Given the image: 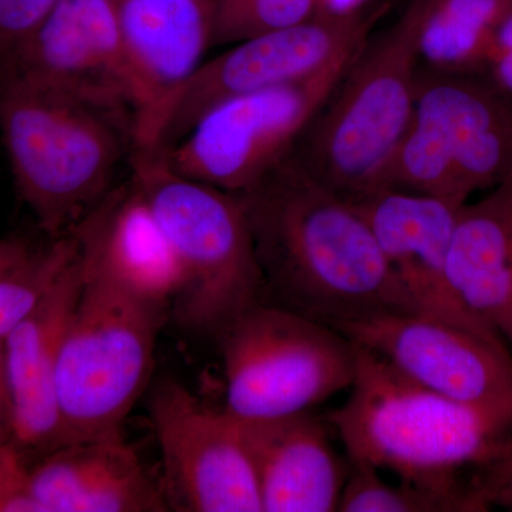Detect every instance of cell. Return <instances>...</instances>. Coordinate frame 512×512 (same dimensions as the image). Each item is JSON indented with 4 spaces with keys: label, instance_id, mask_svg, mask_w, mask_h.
Listing matches in <instances>:
<instances>
[{
    "label": "cell",
    "instance_id": "6da1fadb",
    "mask_svg": "<svg viewBox=\"0 0 512 512\" xmlns=\"http://www.w3.org/2000/svg\"><path fill=\"white\" fill-rule=\"evenodd\" d=\"M238 197L265 302L335 329L383 313H419L363 215L291 153Z\"/></svg>",
    "mask_w": 512,
    "mask_h": 512
},
{
    "label": "cell",
    "instance_id": "7a4b0ae2",
    "mask_svg": "<svg viewBox=\"0 0 512 512\" xmlns=\"http://www.w3.org/2000/svg\"><path fill=\"white\" fill-rule=\"evenodd\" d=\"M0 133L16 190L47 237H66L130 163L134 116L37 84L0 80Z\"/></svg>",
    "mask_w": 512,
    "mask_h": 512
},
{
    "label": "cell",
    "instance_id": "3957f363",
    "mask_svg": "<svg viewBox=\"0 0 512 512\" xmlns=\"http://www.w3.org/2000/svg\"><path fill=\"white\" fill-rule=\"evenodd\" d=\"M426 0L365 45L291 151L318 183L348 201L384 188V175L412 123Z\"/></svg>",
    "mask_w": 512,
    "mask_h": 512
},
{
    "label": "cell",
    "instance_id": "277c9868",
    "mask_svg": "<svg viewBox=\"0 0 512 512\" xmlns=\"http://www.w3.org/2000/svg\"><path fill=\"white\" fill-rule=\"evenodd\" d=\"M353 345L348 400L329 414L350 461L416 484L461 487L458 470L480 466L510 426L421 386L382 356Z\"/></svg>",
    "mask_w": 512,
    "mask_h": 512
},
{
    "label": "cell",
    "instance_id": "5b68a950",
    "mask_svg": "<svg viewBox=\"0 0 512 512\" xmlns=\"http://www.w3.org/2000/svg\"><path fill=\"white\" fill-rule=\"evenodd\" d=\"M130 168L187 276L170 320L192 336L220 339L264 299V279L238 194L174 173L163 158L146 151L131 153Z\"/></svg>",
    "mask_w": 512,
    "mask_h": 512
},
{
    "label": "cell",
    "instance_id": "8992f818",
    "mask_svg": "<svg viewBox=\"0 0 512 512\" xmlns=\"http://www.w3.org/2000/svg\"><path fill=\"white\" fill-rule=\"evenodd\" d=\"M168 322L170 309L83 275L56 373L64 444L123 434L150 382L158 336Z\"/></svg>",
    "mask_w": 512,
    "mask_h": 512
},
{
    "label": "cell",
    "instance_id": "52a82bcc",
    "mask_svg": "<svg viewBox=\"0 0 512 512\" xmlns=\"http://www.w3.org/2000/svg\"><path fill=\"white\" fill-rule=\"evenodd\" d=\"M512 171V96L477 72L419 69L412 123L384 188L466 204Z\"/></svg>",
    "mask_w": 512,
    "mask_h": 512
},
{
    "label": "cell",
    "instance_id": "ba28073f",
    "mask_svg": "<svg viewBox=\"0 0 512 512\" xmlns=\"http://www.w3.org/2000/svg\"><path fill=\"white\" fill-rule=\"evenodd\" d=\"M225 412L274 419L308 412L353 383L355 345L332 326L281 306H251L218 339Z\"/></svg>",
    "mask_w": 512,
    "mask_h": 512
},
{
    "label": "cell",
    "instance_id": "9c48e42d",
    "mask_svg": "<svg viewBox=\"0 0 512 512\" xmlns=\"http://www.w3.org/2000/svg\"><path fill=\"white\" fill-rule=\"evenodd\" d=\"M382 9L315 15L291 28L235 43L195 70L167 99L134 123L133 151L163 153L212 107L234 97L299 82L356 55Z\"/></svg>",
    "mask_w": 512,
    "mask_h": 512
},
{
    "label": "cell",
    "instance_id": "30bf717a",
    "mask_svg": "<svg viewBox=\"0 0 512 512\" xmlns=\"http://www.w3.org/2000/svg\"><path fill=\"white\" fill-rule=\"evenodd\" d=\"M356 55L308 79L224 101L173 147L154 154L191 180L234 194L248 190L291 153Z\"/></svg>",
    "mask_w": 512,
    "mask_h": 512
},
{
    "label": "cell",
    "instance_id": "8fae6325",
    "mask_svg": "<svg viewBox=\"0 0 512 512\" xmlns=\"http://www.w3.org/2000/svg\"><path fill=\"white\" fill-rule=\"evenodd\" d=\"M148 413L170 511L264 512L254 464L235 417L205 406L174 379L154 386Z\"/></svg>",
    "mask_w": 512,
    "mask_h": 512
},
{
    "label": "cell",
    "instance_id": "7c38bea8",
    "mask_svg": "<svg viewBox=\"0 0 512 512\" xmlns=\"http://www.w3.org/2000/svg\"><path fill=\"white\" fill-rule=\"evenodd\" d=\"M414 382L512 426V356L470 330L414 312H392L336 329Z\"/></svg>",
    "mask_w": 512,
    "mask_h": 512
},
{
    "label": "cell",
    "instance_id": "4fadbf2b",
    "mask_svg": "<svg viewBox=\"0 0 512 512\" xmlns=\"http://www.w3.org/2000/svg\"><path fill=\"white\" fill-rule=\"evenodd\" d=\"M127 111L137 99L114 0H59L0 73Z\"/></svg>",
    "mask_w": 512,
    "mask_h": 512
},
{
    "label": "cell",
    "instance_id": "5bb4252c",
    "mask_svg": "<svg viewBox=\"0 0 512 512\" xmlns=\"http://www.w3.org/2000/svg\"><path fill=\"white\" fill-rule=\"evenodd\" d=\"M350 202L372 228L387 264L421 315L507 348L500 335L464 308L448 281V249L464 204L397 188H380Z\"/></svg>",
    "mask_w": 512,
    "mask_h": 512
},
{
    "label": "cell",
    "instance_id": "9a60e30c",
    "mask_svg": "<svg viewBox=\"0 0 512 512\" xmlns=\"http://www.w3.org/2000/svg\"><path fill=\"white\" fill-rule=\"evenodd\" d=\"M70 235L83 275L104 279L171 313L187 276L131 175L114 185Z\"/></svg>",
    "mask_w": 512,
    "mask_h": 512
},
{
    "label": "cell",
    "instance_id": "2e32d148",
    "mask_svg": "<svg viewBox=\"0 0 512 512\" xmlns=\"http://www.w3.org/2000/svg\"><path fill=\"white\" fill-rule=\"evenodd\" d=\"M83 286L79 254L36 308L3 339L16 444L29 463L63 446L56 373Z\"/></svg>",
    "mask_w": 512,
    "mask_h": 512
},
{
    "label": "cell",
    "instance_id": "e0dca14e",
    "mask_svg": "<svg viewBox=\"0 0 512 512\" xmlns=\"http://www.w3.org/2000/svg\"><path fill=\"white\" fill-rule=\"evenodd\" d=\"M42 512H167L154 480L123 434L76 441L30 463Z\"/></svg>",
    "mask_w": 512,
    "mask_h": 512
},
{
    "label": "cell",
    "instance_id": "ac0fdd59",
    "mask_svg": "<svg viewBox=\"0 0 512 512\" xmlns=\"http://www.w3.org/2000/svg\"><path fill=\"white\" fill-rule=\"evenodd\" d=\"M235 420L254 464L264 512L338 511L349 473L325 424L308 412Z\"/></svg>",
    "mask_w": 512,
    "mask_h": 512
},
{
    "label": "cell",
    "instance_id": "d6986e66",
    "mask_svg": "<svg viewBox=\"0 0 512 512\" xmlns=\"http://www.w3.org/2000/svg\"><path fill=\"white\" fill-rule=\"evenodd\" d=\"M215 0H114L134 92V123L187 82L212 47Z\"/></svg>",
    "mask_w": 512,
    "mask_h": 512
},
{
    "label": "cell",
    "instance_id": "ffe728a7",
    "mask_svg": "<svg viewBox=\"0 0 512 512\" xmlns=\"http://www.w3.org/2000/svg\"><path fill=\"white\" fill-rule=\"evenodd\" d=\"M447 274L464 308L512 348V171L458 211Z\"/></svg>",
    "mask_w": 512,
    "mask_h": 512
},
{
    "label": "cell",
    "instance_id": "44dd1931",
    "mask_svg": "<svg viewBox=\"0 0 512 512\" xmlns=\"http://www.w3.org/2000/svg\"><path fill=\"white\" fill-rule=\"evenodd\" d=\"M512 0H426L420 57L433 69L476 72L487 66L495 32Z\"/></svg>",
    "mask_w": 512,
    "mask_h": 512
},
{
    "label": "cell",
    "instance_id": "7402d4cb",
    "mask_svg": "<svg viewBox=\"0 0 512 512\" xmlns=\"http://www.w3.org/2000/svg\"><path fill=\"white\" fill-rule=\"evenodd\" d=\"M76 258L72 235L0 239V340L36 308Z\"/></svg>",
    "mask_w": 512,
    "mask_h": 512
},
{
    "label": "cell",
    "instance_id": "603a6c76",
    "mask_svg": "<svg viewBox=\"0 0 512 512\" xmlns=\"http://www.w3.org/2000/svg\"><path fill=\"white\" fill-rule=\"evenodd\" d=\"M338 511L342 512H481L470 485L431 487L402 480L384 481L377 468L352 463L343 485Z\"/></svg>",
    "mask_w": 512,
    "mask_h": 512
},
{
    "label": "cell",
    "instance_id": "cb8c5ba5",
    "mask_svg": "<svg viewBox=\"0 0 512 512\" xmlns=\"http://www.w3.org/2000/svg\"><path fill=\"white\" fill-rule=\"evenodd\" d=\"M318 0H215L212 47L299 25L315 16Z\"/></svg>",
    "mask_w": 512,
    "mask_h": 512
},
{
    "label": "cell",
    "instance_id": "d4e9b609",
    "mask_svg": "<svg viewBox=\"0 0 512 512\" xmlns=\"http://www.w3.org/2000/svg\"><path fill=\"white\" fill-rule=\"evenodd\" d=\"M59 0H0V73Z\"/></svg>",
    "mask_w": 512,
    "mask_h": 512
},
{
    "label": "cell",
    "instance_id": "484cf974",
    "mask_svg": "<svg viewBox=\"0 0 512 512\" xmlns=\"http://www.w3.org/2000/svg\"><path fill=\"white\" fill-rule=\"evenodd\" d=\"M477 468L470 490L481 511L491 507L512 510V436L505 434Z\"/></svg>",
    "mask_w": 512,
    "mask_h": 512
},
{
    "label": "cell",
    "instance_id": "4316f807",
    "mask_svg": "<svg viewBox=\"0 0 512 512\" xmlns=\"http://www.w3.org/2000/svg\"><path fill=\"white\" fill-rule=\"evenodd\" d=\"M0 512H42L30 484V463L16 443L0 456Z\"/></svg>",
    "mask_w": 512,
    "mask_h": 512
},
{
    "label": "cell",
    "instance_id": "83f0119b",
    "mask_svg": "<svg viewBox=\"0 0 512 512\" xmlns=\"http://www.w3.org/2000/svg\"><path fill=\"white\" fill-rule=\"evenodd\" d=\"M488 66L494 83L512 96V15L505 19L503 25L495 32L493 52L488 60Z\"/></svg>",
    "mask_w": 512,
    "mask_h": 512
},
{
    "label": "cell",
    "instance_id": "f1b7e54d",
    "mask_svg": "<svg viewBox=\"0 0 512 512\" xmlns=\"http://www.w3.org/2000/svg\"><path fill=\"white\" fill-rule=\"evenodd\" d=\"M16 443L15 409L6 376L5 350L0 340V456Z\"/></svg>",
    "mask_w": 512,
    "mask_h": 512
},
{
    "label": "cell",
    "instance_id": "f546056e",
    "mask_svg": "<svg viewBox=\"0 0 512 512\" xmlns=\"http://www.w3.org/2000/svg\"><path fill=\"white\" fill-rule=\"evenodd\" d=\"M367 0H318L315 15L348 16L362 12Z\"/></svg>",
    "mask_w": 512,
    "mask_h": 512
}]
</instances>
